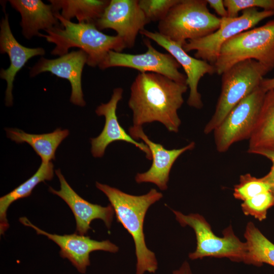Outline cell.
Listing matches in <instances>:
<instances>
[{"mask_svg": "<svg viewBox=\"0 0 274 274\" xmlns=\"http://www.w3.org/2000/svg\"><path fill=\"white\" fill-rule=\"evenodd\" d=\"M188 88L187 84L159 74L139 73L130 86L128 102L132 112L133 125L142 126L156 121L168 131L178 132L181 124L178 111Z\"/></svg>", "mask_w": 274, "mask_h": 274, "instance_id": "cell-1", "label": "cell"}, {"mask_svg": "<svg viewBox=\"0 0 274 274\" xmlns=\"http://www.w3.org/2000/svg\"><path fill=\"white\" fill-rule=\"evenodd\" d=\"M95 185L108 197L117 221L133 239L136 257V274H144L146 271L155 272L158 268L157 261L155 253L146 246L143 227L148 209L163 197L162 194L155 189H151L147 193L137 196L98 182Z\"/></svg>", "mask_w": 274, "mask_h": 274, "instance_id": "cell-2", "label": "cell"}, {"mask_svg": "<svg viewBox=\"0 0 274 274\" xmlns=\"http://www.w3.org/2000/svg\"><path fill=\"white\" fill-rule=\"evenodd\" d=\"M55 15L60 25L39 36L55 44L52 55L61 56L68 53L71 48H79L87 55V64L94 67L98 66L110 51L121 52L126 48L120 37L103 33L93 23H74L64 18L59 12Z\"/></svg>", "mask_w": 274, "mask_h": 274, "instance_id": "cell-3", "label": "cell"}, {"mask_svg": "<svg viewBox=\"0 0 274 274\" xmlns=\"http://www.w3.org/2000/svg\"><path fill=\"white\" fill-rule=\"evenodd\" d=\"M207 0H179L158 23V32L183 46L189 40L209 36L220 27L221 18L211 13Z\"/></svg>", "mask_w": 274, "mask_h": 274, "instance_id": "cell-4", "label": "cell"}, {"mask_svg": "<svg viewBox=\"0 0 274 274\" xmlns=\"http://www.w3.org/2000/svg\"><path fill=\"white\" fill-rule=\"evenodd\" d=\"M248 59L256 60L270 71L274 68V19L226 41L214 64L216 73L221 75L235 64Z\"/></svg>", "mask_w": 274, "mask_h": 274, "instance_id": "cell-5", "label": "cell"}, {"mask_svg": "<svg viewBox=\"0 0 274 274\" xmlns=\"http://www.w3.org/2000/svg\"><path fill=\"white\" fill-rule=\"evenodd\" d=\"M269 72L253 59L240 61L224 72L221 75V90L216 109L204 128V133L213 132L234 107L260 86Z\"/></svg>", "mask_w": 274, "mask_h": 274, "instance_id": "cell-6", "label": "cell"}, {"mask_svg": "<svg viewBox=\"0 0 274 274\" xmlns=\"http://www.w3.org/2000/svg\"><path fill=\"white\" fill-rule=\"evenodd\" d=\"M176 220L183 227L189 226L195 233L197 246L194 252L189 254L192 259L204 257H227L235 261L245 262L247 247L234 233L231 226L223 231V237L217 236L204 217L198 214L184 215L173 210Z\"/></svg>", "mask_w": 274, "mask_h": 274, "instance_id": "cell-7", "label": "cell"}, {"mask_svg": "<svg viewBox=\"0 0 274 274\" xmlns=\"http://www.w3.org/2000/svg\"><path fill=\"white\" fill-rule=\"evenodd\" d=\"M266 92L259 86L234 107L213 131L218 152H225L233 144L249 140Z\"/></svg>", "mask_w": 274, "mask_h": 274, "instance_id": "cell-8", "label": "cell"}, {"mask_svg": "<svg viewBox=\"0 0 274 274\" xmlns=\"http://www.w3.org/2000/svg\"><path fill=\"white\" fill-rule=\"evenodd\" d=\"M272 16L274 11H259L254 8L242 11V14L235 18H221L220 25L217 30L203 38L188 41L183 48L186 52L195 51V58L214 65L222 46L226 41Z\"/></svg>", "mask_w": 274, "mask_h": 274, "instance_id": "cell-9", "label": "cell"}, {"mask_svg": "<svg viewBox=\"0 0 274 274\" xmlns=\"http://www.w3.org/2000/svg\"><path fill=\"white\" fill-rule=\"evenodd\" d=\"M146 52L132 54L110 51L98 67L105 70L113 67L133 68L140 73H153L167 77L179 83L186 84V76L179 69L181 66L169 53L157 50L148 38L144 39Z\"/></svg>", "mask_w": 274, "mask_h": 274, "instance_id": "cell-10", "label": "cell"}, {"mask_svg": "<svg viewBox=\"0 0 274 274\" xmlns=\"http://www.w3.org/2000/svg\"><path fill=\"white\" fill-rule=\"evenodd\" d=\"M150 23L140 8L138 0H111L95 23L100 30H114L126 48H132L137 36Z\"/></svg>", "mask_w": 274, "mask_h": 274, "instance_id": "cell-11", "label": "cell"}, {"mask_svg": "<svg viewBox=\"0 0 274 274\" xmlns=\"http://www.w3.org/2000/svg\"><path fill=\"white\" fill-rule=\"evenodd\" d=\"M140 33L152 40L165 49L181 66L186 76V84L189 88L187 104L194 108L203 107L201 95L198 90V85L201 78L206 74L213 75L216 69L213 64L204 60L193 57L183 49V46L160 34L158 31H151L144 29Z\"/></svg>", "mask_w": 274, "mask_h": 274, "instance_id": "cell-12", "label": "cell"}, {"mask_svg": "<svg viewBox=\"0 0 274 274\" xmlns=\"http://www.w3.org/2000/svg\"><path fill=\"white\" fill-rule=\"evenodd\" d=\"M19 221L25 226L34 229L38 234L46 236L60 248L59 254L67 258L82 273H85L90 265L89 254L96 250H102L111 253L118 252L119 248L109 240L97 241L89 236L74 233L63 235L51 234L41 229L31 223L26 217H21Z\"/></svg>", "mask_w": 274, "mask_h": 274, "instance_id": "cell-13", "label": "cell"}, {"mask_svg": "<svg viewBox=\"0 0 274 274\" xmlns=\"http://www.w3.org/2000/svg\"><path fill=\"white\" fill-rule=\"evenodd\" d=\"M129 134L134 139L142 140L149 147L151 154L152 163L146 172L138 173L135 180L138 183H151L155 184L159 189H167V183L172 167L176 160L185 152L192 150L195 146L192 142L187 146L180 148L168 150L161 144L152 142L143 131L142 126H130Z\"/></svg>", "mask_w": 274, "mask_h": 274, "instance_id": "cell-14", "label": "cell"}, {"mask_svg": "<svg viewBox=\"0 0 274 274\" xmlns=\"http://www.w3.org/2000/svg\"><path fill=\"white\" fill-rule=\"evenodd\" d=\"M123 90L121 87L115 88L110 100L106 104L98 106L95 113L98 116H104L105 123L104 128L98 136L91 138V152L94 157H102L107 147L112 143L123 141L130 143L146 154V157L152 159V154L147 145L134 140L127 133L119 123L116 115L118 102L122 98Z\"/></svg>", "mask_w": 274, "mask_h": 274, "instance_id": "cell-15", "label": "cell"}, {"mask_svg": "<svg viewBox=\"0 0 274 274\" xmlns=\"http://www.w3.org/2000/svg\"><path fill=\"white\" fill-rule=\"evenodd\" d=\"M87 55L81 50L73 51L55 59L41 57L30 68L29 76L35 77L44 72H50L58 77L67 80L71 85L70 101L84 107L86 102L82 88V75Z\"/></svg>", "mask_w": 274, "mask_h": 274, "instance_id": "cell-16", "label": "cell"}, {"mask_svg": "<svg viewBox=\"0 0 274 274\" xmlns=\"http://www.w3.org/2000/svg\"><path fill=\"white\" fill-rule=\"evenodd\" d=\"M60 182V189L56 190L49 187V191L62 198L69 206L76 222V233L84 235L91 228L90 224L94 219H101L108 228L111 226L114 209L111 204L107 207L91 203L79 196L70 186L60 169L55 170Z\"/></svg>", "mask_w": 274, "mask_h": 274, "instance_id": "cell-17", "label": "cell"}, {"mask_svg": "<svg viewBox=\"0 0 274 274\" xmlns=\"http://www.w3.org/2000/svg\"><path fill=\"white\" fill-rule=\"evenodd\" d=\"M0 28V52L7 54L10 61L8 68H2L0 71L1 78L7 82L5 104L10 107L13 105L12 89L17 74L29 59L45 55V50L42 47L28 48L20 44L12 32L8 14L6 13L1 20Z\"/></svg>", "mask_w": 274, "mask_h": 274, "instance_id": "cell-18", "label": "cell"}, {"mask_svg": "<svg viewBox=\"0 0 274 274\" xmlns=\"http://www.w3.org/2000/svg\"><path fill=\"white\" fill-rule=\"evenodd\" d=\"M9 2L21 15L22 34L26 39L39 37L40 30L45 31L60 25L51 4H46L41 0H10Z\"/></svg>", "mask_w": 274, "mask_h": 274, "instance_id": "cell-19", "label": "cell"}, {"mask_svg": "<svg viewBox=\"0 0 274 274\" xmlns=\"http://www.w3.org/2000/svg\"><path fill=\"white\" fill-rule=\"evenodd\" d=\"M249 141V153L256 154L261 151H274V88L267 90L265 94Z\"/></svg>", "mask_w": 274, "mask_h": 274, "instance_id": "cell-20", "label": "cell"}, {"mask_svg": "<svg viewBox=\"0 0 274 274\" xmlns=\"http://www.w3.org/2000/svg\"><path fill=\"white\" fill-rule=\"evenodd\" d=\"M7 136L17 143H26L33 148L42 160L48 163L55 159L56 151L69 134L68 129L57 128L52 132L43 134H31L17 128L5 129Z\"/></svg>", "mask_w": 274, "mask_h": 274, "instance_id": "cell-21", "label": "cell"}, {"mask_svg": "<svg viewBox=\"0 0 274 274\" xmlns=\"http://www.w3.org/2000/svg\"><path fill=\"white\" fill-rule=\"evenodd\" d=\"M55 12L71 21L76 18L79 23L95 24L104 13L110 1L107 0H49Z\"/></svg>", "mask_w": 274, "mask_h": 274, "instance_id": "cell-22", "label": "cell"}, {"mask_svg": "<svg viewBox=\"0 0 274 274\" xmlns=\"http://www.w3.org/2000/svg\"><path fill=\"white\" fill-rule=\"evenodd\" d=\"M53 163L42 162L35 174L27 180L9 193L0 198V233L3 234L9 227L7 219V211L9 206L15 201L28 197L40 183L51 180L54 176Z\"/></svg>", "mask_w": 274, "mask_h": 274, "instance_id": "cell-23", "label": "cell"}, {"mask_svg": "<svg viewBox=\"0 0 274 274\" xmlns=\"http://www.w3.org/2000/svg\"><path fill=\"white\" fill-rule=\"evenodd\" d=\"M247 252L245 263L261 266L266 263L274 266V244L252 222H249L244 233Z\"/></svg>", "mask_w": 274, "mask_h": 274, "instance_id": "cell-24", "label": "cell"}, {"mask_svg": "<svg viewBox=\"0 0 274 274\" xmlns=\"http://www.w3.org/2000/svg\"><path fill=\"white\" fill-rule=\"evenodd\" d=\"M272 185L257 178L250 174L242 175L238 184L233 189V196L236 199L245 201L269 190Z\"/></svg>", "mask_w": 274, "mask_h": 274, "instance_id": "cell-25", "label": "cell"}, {"mask_svg": "<svg viewBox=\"0 0 274 274\" xmlns=\"http://www.w3.org/2000/svg\"><path fill=\"white\" fill-rule=\"evenodd\" d=\"M274 206V185L268 191L244 201L241 204L246 215H251L259 221L266 218L268 210Z\"/></svg>", "mask_w": 274, "mask_h": 274, "instance_id": "cell-26", "label": "cell"}, {"mask_svg": "<svg viewBox=\"0 0 274 274\" xmlns=\"http://www.w3.org/2000/svg\"><path fill=\"white\" fill-rule=\"evenodd\" d=\"M179 0H139V5L150 22L164 19Z\"/></svg>", "mask_w": 274, "mask_h": 274, "instance_id": "cell-27", "label": "cell"}, {"mask_svg": "<svg viewBox=\"0 0 274 274\" xmlns=\"http://www.w3.org/2000/svg\"><path fill=\"white\" fill-rule=\"evenodd\" d=\"M228 17L235 18L245 10L260 8L263 10L274 11V0H223Z\"/></svg>", "mask_w": 274, "mask_h": 274, "instance_id": "cell-28", "label": "cell"}, {"mask_svg": "<svg viewBox=\"0 0 274 274\" xmlns=\"http://www.w3.org/2000/svg\"><path fill=\"white\" fill-rule=\"evenodd\" d=\"M256 154L264 156L271 161V166L269 172L261 178L264 181L270 184L274 185V151H261L257 152Z\"/></svg>", "mask_w": 274, "mask_h": 274, "instance_id": "cell-29", "label": "cell"}, {"mask_svg": "<svg viewBox=\"0 0 274 274\" xmlns=\"http://www.w3.org/2000/svg\"><path fill=\"white\" fill-rule=\"evenodd\" d=\"M207 2L221 18L228 17L227 11L223 0H207Z\"/></svg>", "mask_w": 274, "mask_h": 274, "instance_id": "cell-30", "label": "cell"}, {"mask_svg": "<svg viewBox=\"0 0 274 274\" xmlns=\"http://www.w3.org/2000/svg\"><path fill=\"white\" fill-rule=\"evenodd\" d=\"M260 86L266 91L274 88V77L272 78H263Z\"/></svg>", "mask_w": 274, "mask_h": 274, "instance_id": "cell-31", "label": "cell"}, {"mask_svg": "<svg viewBox=\"0 0 274 274\" xmlns=\"http://www.w3.org/2000/svg\"><path fill=\"white\" fill-rule=\"evenodd\" d=\"M173 274H192L190 266L187 261H185L181 267L173 272Z\"/></svg>", "mask_w": 274, "mask_h": 274, "instance_id": "cell-32", "label": "cell"}]
</instances>
